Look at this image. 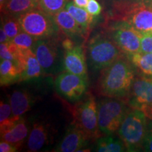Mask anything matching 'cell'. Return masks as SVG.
<instances>
[{
    "instance_id": "cell-1",
    "label": "cell",
    "mask_w": 152,
    "mask_h": 152,
    "mask_svg": "<svg viewBox=\"0 0 152 152\" xmlns=\"http://www.w3.org/2000/svg\"><path fill=\"white\" fill-rule=\"evenodd\" d=\"M135 70L128 56L122 55L103 69L99 80V90L104 96L125 98L135 77Z\"/></svg>"
},
{
    "instance_id": "cell-2",
    "label": "cell",
    "mask_w": 152,
    "mask_h": 152,
    "mask_svg": "<svg viewBox=\"0 0 152 152\" xmlns=\"http://www.w3.org/2000/svg\"><path fill=\"white\" fill-rule=\"evenodd\" d=\"M148 120L141 110L130 108L118 130V134L128 151L143 149Z\"/></svg>"
},
{
    "instance_id": "cell-3",
    "label": "cell",
    "mask_w": 152,
    "mask_h": 152,
    "mask_svg": "<svg viewBox=\"0 0 152 152\" xmlns=\"http://www.w3.org/2000/svg\"><path fill=\"white\" fill-rule=\"evenodd\" d=\"M128 106L127 101L122 98L106 96L98 102V123L103 134L110 135L118 131L130 109Z\"/></svg>"
},
{
    "instance_id": "cell-4",
    "label": "cell",
    "mask_w": 152,
    "mask_h": 152,
    "mask_svg": "<svg viewBox=\"0 0 152 152\" xmlns=\"http://www.w3.org/2000/svg\"><path fill=\"white\" fill-rule=\"evenodd\" d=\"M123 53L109 36L99 34L89 41L87 55L95 70H103L120 58Z\"/></svg>"
},
{
    "instance_id": "cell-5",
    "label": "cell",
    "mask_w": 152,
    "mask_h": 152,
    "mask_svg": "<svg viewBox=\"0 0 152 152\" xmlns=\"http://www.w3.org/2000/svg\"><path fill=\"white\" fill-rule=\"evenodd\" d=\"M22 30L37 39L54 37L58 28L53 17L39 7L24 13L18 17Z\"/></svg>"
},
{
    "instance_id": "cell-6",
    "label": "cell",
    "mask_w": 152,
    "mask_h": 152,
    "mask_svg": "<svg viewBox=\"0 0 152 152\" xmlns=\"http://www.w3.org/2000/svg\"><path fill=\"white\" fill-rule=\"evenodd\" d=\"M75 123L90 140H97L103 133L98 123L97 103L94 96L89 95L77 104L73 109Z\"/></svg>"
},
{
    "instance_id": "cell-7",
    "label": "cell",
    "mask_w": 152,
    "mask_h": 152,
    "mask_svg": "<svg viewBox=\"0 0 152 152\" xmlns=\"http://www.w3.org/2000/svg\"><path fill=\"white\" fill-rule=\"evenodd\" d=\"M117 19L126 22L142 34L152 32V7L140 0L121 6Z\"/></svg>"
},
{
    "instance_id": "cell-8",
    "label": "cell",
    "mask_w": 152,
    "mask_h": 152,
    "mask_svg": "<svg viewBox=\"0 0 152 152\" xmlns=\"http://www.w3.org/2000/svg\"><path fill=\"white\" fill-rule=\"evenodd\" d=\"M109 36L126 55L141 52L142 34L125 21L118 20L109 29Z\"/></svg>"
},
{
    "instance_id": "cell-9",
    "label": "cell",
    "mask_w": 152,
    "mask_h": 152,
    "mask_svg": "<svg viewBox=\"0 0 152 152\" xmlns=\"http://www.w3.org/2000/svg\"><path fill=\"white\" fill-rule=\"evenodd\" d=\"M33 51L38 61L47 74H54L61 66L58 43L54 37L38 39Z\"/></svg>"
},
{
    "instance_id": "cell-10",
    "label": "cell",
    "mask_w": 152,
    "mask_h": 152,
    "mask_svg": "<svg viewBox=\"0 0 152 152\" xmlns=\"http://www.w3.org/2000/svg\"><path fill=\"white\" fill-rule=\"evenodd\" d=\"M57 92L71 102L79 100L84 96L88 86V77L64 72L54 82Z\"/></svg>"
},
{
    "instance_id": "cell-11",
    "label": "cell",
    "mask_w": 152,
    "mask_h": 152,
    "mask_svg": "<svg viewBox=\"0 0 152 152\" xmlns=\"http://www.w3.org/2000/svg\"><path fill=\"white\" fill-rule=\"evenodd\" d=\"M130 107L140 109L152 104V77L137 75L127 96Z\"/></svg>"
},
{
    "instance_id": "cell-12",
    "label": "cell",
    "mask_w": 152,
    "mask_h": 152,
    "mask_svg": "<svg viewBox=\"0 0 152 152\" xmlns=\"http://www.w3.org/2000/svg\"><path fill=\"white\" fill-rule=\"evenodd\" d=\"M90 139L75 123H73L67 129L65 135L58 143L54 151H81L87 147Z\"/></svg>"
},
{
    "instance_id": "cell-13",
    "label": "cell",
    "mask_w": 152,
    "mask_h": 152,
    "mask_svg": "<svg viewBox=\"0 0 152 152\" xmlns=\"http://www.w3.org/2000/svg\"><path fill=\"white\" fill-rule=\"evenodd\" d=\"M63 66L66 71L87 77L86 56L83 47L75 45L71 49L65 51Z\"/></svg>"
},
{
    "instance_id": "cell-14",
    "label": "cell",
    "mask_w": 152,
    "mask_h": 152,
    "mask_svg": "<svg viewBox=\"0 0 152 152\" xmlns=\"http://www.w3.org/2000/svg\"><path fill=\"white\" fill-rule=\"evenodd\" d=\"M16 65L20 73L19 82L38 78L42 74V68L33 49L22 51L20 59Z\"/></svg>"
},
{
    "instance_id": "cell-15",
    "label": "cell",
    "mask_w": 152,
    "mask_h": 152,
    "mask_svg": "<svg viewBox=\"0 0 152 152\" xmlns=\"http://www.w3.org/2000/svg\"><path fill=\"white\" fill-rule=\"evenodd\" d=\"M51 137L50 125L44 122L33 123L28 139V149L30 151H38L47 145Z\"/></svg>"
},
{
    "instance_id": "cell-16",
    "label": "cell",
    "mask_w": 152,
    "mask_h": 152,
    "mask_svg": "<svg viewBox=\"0 0 152 152\" xmlns=\"http://www.w3.org/2000/svg\"><path fill=\"white\" fill-rule=\"evenodd\" d=\"M52 17L58 30L62 31L67 37L83 36L86 33L66 9L58 11Z\"/></svg>"
},
{
    "instance_id": "cell-17",
    "label": "cell",
    "mask_w": 152,
    "mask_h": 152,
    "mask_svg": "<svg viewBox=\"0 0 152 152\" xmlns=\"http://www.w3.org/2000/svg\"><path fill=\"white\" fill-rule=\"evenodd\" d=\"M29 129L27 122L23 117L16 121L12 126L0 133L1 141H5L16 145L20 148L27 137Z\"/></svg>"
},
{
    "instance_id": "cell-18",
    "label": "cell",
    "mask_w": 152,
    "mask_h": 152,
    "mask_svg": "<svg viewBox=\"0 0 152 152\" xmlns=\"http://www.w3.org/2000/svg\"><path fill=\"white\" fill-rule=\"evenodd\" d=\"M13 115L21 117L31 109L33 105V99L26 90H15L9 98Z\"/></svg>"
},
{
    "instance_id": "cell-19",
    "label": "cell",
    "mask_w": 152,
    "mask_h": 152,
    "mask_svg": "<svg viewBox=\"0 0 152 152\" xmlns=\"http://www.w3.org/2000/svg\"><path fill=\"white\" fill-rule=\"evenodd\" d=\"M139 75L152 77V52L127 55Z\"/></svg>"
},
{
    "instance_id": "cell-20",
    "label": "cell",
    "mask_w": 152,
    "mask_h": 152,
    "mask_svg": "<svg viewBox=\"0 0 152 152\" xmlns=\"http://www.w3.org/2000/svg\"><path fill=\"white\" fill-rule=\"evenodd\" d=\"M39 7V0H8L1 12L5 15L18 17Z\"/></svg>"
},
{
    "instance_id": "cell-21",
    "label": "cell",
    "mask_w": 152,
    "mask_h": 152,
    "mask_svg": "<svg viewBox=\"0 0 152 152\" xmlns=\"http://www.w3.org/2000/svg\"><path fill=\"white\" fill-rule=\"evenodd\" d=\"M20 73L16 63L10 60H1L0 64V84L1 86L19 82Z\"/></svg>"
},
{
    "instance_id": "cell-22",
    "label": "cell",
    "mask_w": 152,
    "mask_h": 152,
    "mask_svg": "<svg viewBox=\"0 0 152 152\" xmlns=\"http://www.w3.org/2000/svg\"><path fill=\"white\" fill-rule=\"evenodd\" d=\"M66 9L71 14L75 20L78 23L83 29L87 32L90 29L91 25L94 21V16L87 12L84 8L77 7L73 1H68L66 6Z\"/></svg>"
},
{
    "instance_id": "cell-23",
    "label": "cell",
    "mask_w": 152,
    "mask_h": 152,
    "mask_svg": "<svg viewBox=\"0 0 152 152\" xmlns=\"http://www.w3.org/2000/svg\"><path fill=\"white\" fill-rule=\"evenodd\" d=\"M95 149L99 152H121L127 151L124 143L121 139L114 138L110 135L97 139Z\"/></svg>"
},
{
    "instance_id": "cell-24",
    "label": "cell",
    "mask_w": 152,
    "mask_h": 152,
    "mask_svg": "<svg viewBox=\"0 0 152 152\" xmlns=\"http://www.w3.org/2000/svg\"><path fill=\"white\" fill-rule=\"evenodd\" d=\"M1 26L4 30L10 41L23 31L18 18L16 16L6 15L5 17L1 18Z\"/></svg>"
},
{
    "instance_id": "cell-25",
    "label": "cell",
    "mask_w": 152,
    "mask_h": 152,
    "mask_svg": "<svg viewBox=\"0 0 152 152\" xmlns=\"http://www.w3.org/2000/svg\"><path fill=\"white\" fill-rule=\"evenodd\" d=\"M68 0H39V7L47 14L53 16L66 8Z\"/></svg>"
},
{
    "instance_id": "cell-26",
    "label": "cell",
    "mask_w": 152,
    "mask_h": 152,
    "mask_svg": "<svg viewBox=\"0 0 152 152\" xmlns=\"http://www.w3.org/2000/svg\"><path fill=\"white\" fill-rule=\"evenodd\" d=\"M38 39L32 35L26 33L20 32L16 37L11 39V42L16 45V47L21 51H26L28 49H33L34 45Z\"/></svg>"
},
{
    "instance_id": "cell-27",
    "label": "cell",
    "mask_w": 152,
    "mask_h": 152,
    "mask_svg": "<svg viewBox=\"0 0 152 152\" xmlns=\"http://www.w3.org/2000/svg\"><path fill=\"white\" fill-rule=\"evenodd\" d=\"M152 52V32L142 34L141 39V52Z\"/></svg>"
},
{
    "instance_id": "cell-28",
    "label": "cell",
    "mask_w": 152,
    "mask_h": 152,
    "mask_svg": "<svg viewBox=\"0 0 152 152\" xmlns=\"http://www.w3.org/2000/svg\"><path fill=\"white\" fill-rule=\"evenodd\" d=\"M87 12L94 17L97 16L101 14L102 7L96 0H89L88 3L85 7Z\"/></svg>"
},
{
    "instance_id": "cell-29",
    "label": "cell",
    "mask_w": 152,
    "mask_h": 152,
    "mask_svg": "<svg viewBox=\"0 0 152 152\" xmlns=\"http://www.w3.org/2000/svg\"><path fill=\"white\" fill-rule=\"evenodd\" d=\"M143 149L145 151L152 152V121H148L147 131L144 139Z\"/></svg>"
},
{
    "instance_id": "cell-30",
    "label": "cell",
    "mask_w": 152,
    "mask_h": 152,
    "mask_svg": "<svg viewBox=\"0 0 152 152\" xmlns=\"http://www.w3.org/2000/svg\"><path fill=\"white\" fill-rule=\"evenodd\" d=\"M19 147L16 145L9 143L5 141L0 142V151L1 152H16L18 150Z\"/></svg>"
},
{
    "instance_id": "cell-31",
    "label": "cell",
    "mask_w": 152,
    "mask_h": 152,
    "mask_svg": "<svg viewBox=\"0 0 152 152\" xmlns=\"http://www.w3.org/2000/svg\"><path fill=\"white\" fill-rule=\"evenodd\" d=\"M140 110H141L143 112L146 117L147 118V119L152 121V104H149V105L142 106V107L140 108Z\"/></svg>"
},
{
    "instance_id": "cell-32",
    "label": "cell",
    "mask_w": 152,
    "mask_h": 152,
    "mask_svg": "<svg viewBox=\"0 0 152 152\" xmlns=\"http://www.w3.org/2000/svg\"><path fill=\"white\" fill-rule=\"evenodd\" d=\"M75 46V45H74V42L71 40V39H70L69 37L66 38L65 39H64V40L62 41V47L65 51L71 49L72 48H73Z\"/></svg>"
},
{
    "instance_id": "cell-33",
    "label": "cell",
    "mask_w": 152,
    "mask_h": 152,
    "mask_svg": "<svg viewBox=\"0 0 152 152\" xmlns=\"http://www.w3.org/2000/svg\"><path fill=\"white\" fill-rule=\"evenodd\" d=\"M9 41H10V39H9L8 36H7L4 30L1 26V28H0V42H1V43H4L8 42Z\"/></svg>"
},
{
    "instance_id": "cell-34",
    "label": "cell",
    "mask_w": 152,
    "mask_h": 152,
    "mask_svg": "<svg viewBox=\"0 0 152 152\" xmlns=\"http://www.w3.org/2000/svg\"><path fill=\"white\" fill-rule=\"evenodd\" d=\"M89 0H73V2L75 3V5H77V7H81V8L85 9L86 6L88 3Z\"/></svg>"
},
{
    "instance_id": "cell-35",
    "label": "cell",
    "mask_w": 152,
    "mask_h": 152,
    "mask_svg": "<svg viewBox=\"0 0 152 152\" xmlns=\"http://www.w3.org/2000/svg\"><path fill=\"white\" fill-rule=\"evenodd\" d=\"M7 1H8V0H0V7H1V11L2 10L4 7V6L6 4H7Z\"/></svg>"
},
{
    "instance_id": "cell-36",
    "label": "cell",
    "mask_w": 152,
    "mask_h": 152,
    "mask_svg": "<svg viewBox=\"0 0 152 152\" xmlns=\"http://www.w3.org/2000/svg\"><path fill=\"white\" fill-rule=\"evenodd\" d=\"M140 1L144 4H145L152 7V0H140Z\"/></svg>"
}]
</instances>
